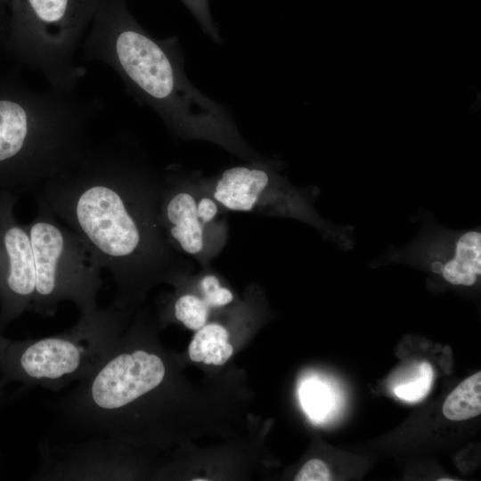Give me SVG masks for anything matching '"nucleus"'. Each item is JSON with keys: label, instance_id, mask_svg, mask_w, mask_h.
Returning <instances> with one entry per match:
<instances>
[{"label": "nucleus", "instance_id": "obj_18", "mask_svg": "<svg viewBox=\"0 0 481 481\" xmlns=\"http://www.w3.org/2000/svg\"><path fill=\"white\" fill-rule=\"evenodd\" d=\"M200 23L202 30L216 42L221 41L218 29L213 20L208 0H181Z\"/></svg>", "mask_w": 481, "mask_h": 481}, {"label": "nucleus", "instance_id": "obj_16", "mask_svg": "<svg viewBox=\"0 0 481 481\" xmlns=\"http://www.w3.org/2000/svg\"><path fill=\"white\" fill-rule=\"evenodd\" d=\"M201 298L212 307H222L233 300L232 292L223 287L217 276L214 274L204 275L199 283Z\"/></svg>", "mask_w": 481, "mask_h": 481}, {"label": "nucleus", "instance_id": "obj_11", "mask_svg": "<svg viewBox=\"0 0 481 481\" xmlns=\"http://www.w3.org/2000/svg\"><path fill=\"white\" fill-rule=\"evenodd\" d=\"M197 188L199 183L189 182L174 171L165 174L160 179L159 215L172 249L208 264L224 246L225 228L211 227L200 221Z\"/></svg>", "mask_w": 481, "mask_h": 481}, {"label": "nucleus", "instance_id": "obj_7", "mask_svg": "<svg viewBox=\"0 0 481 481\" xmlns=\"http://www.w3.org/2000/svg\"><path fill=\"white\" fill-rule=\"evenodd\" d=\"M200 183L224 209L301 220L340 249L354 247L353 226L336 225L322 218L314 209V192L294 187L269 163L232 167Z\"/></svg>", "mask_w": 481, "mask_h": 481}, {"label": "nucleus", "instance_id": "obj_10", "mask_svg": "<svg viewBox=\"0 0 481 481\" xmlns=\"http://www.w3.org/2000/svg\"><path fill=\"white\" fill-rule=\"evenodd\" d=\"M18 194L0 192V330L32 311L36 273L29 230L15 216Z\"/></svg>", "mask_w": 481, "mask_h": 481}, {"label": "nucleus", "instance_id": "obj_1", "mask_svg": "<svg viewBox=\"0 0 481 481\" xmlns=\"http://www.w3.org/2000/svg\"><path fill=\"white\" fill-rule=\"evenodd\" d=\"M160 179L123 134L89 145L38 196L87 246L117 287L111 304L128 310L175 264L159 215Z\"/></svg>", "mask_w": 481, "mask_h": 481}, {"label": "nucleus", "instance_id": "obj_14", "mask_svg": "<svg viewBox=\"0 0 481 481\" xmlns=\"http://www.w3.org/2000/svg\"><path fill=\"white\" fill-rule=\"evenodd\" d=\"M172 308L177 321L188 329L197 330L206 324L210 311L209 306L201 297L189 293L176 298Z\"/></svg>", "mask_w": 481, "mask_h": 481}, {"label": "nucleus", "instance_id": "obj_19", "mask_svg": "<svg viewBox=\"0 0 481 481\" xmlns=\"http://www.w3.org/2000/svg\"><path fill=\"white\" fill-rule=\"evenodd\" d=\"M295 481H328L330 473L325 462L319 459L308 461L296 475Z\"/></svg>", "mask_w": 481, "mask_h": 481}, {"label": "nucleus", "instance_id": "obj_13", "mask_svg": "<svg viewBox=\"0 0 481 481\" xmlns=\"http://www.w3.org/2000/svg\"><path fill=\"white\" fill-rule=\"evenodd\" d=\"M444 415L451 420H464L481 413V372L463 380L446 398Z\"/></svg>", "mask_w": 481, "mask_h": 481}, {"label": "nucleus", "instance_id": "obj_22", "mask_svg": "<svg viewBox=\"0 0 481 481\" xmlns=\"http://www.w3.org/2000/svg\"><path fill=\"white\" fill-rule=\"evenodd\" d=\"M453 479L450 478H439L438 481H452Z\"/></svg>", "mask_w": 481, "mask_h": 481}, {"label": "nucleus", "instance_id": "obj_5", "mask_svg": "<svg viewBox=\"0 0 481 481\" xmlns=\"http://www.w3.org/2000/svg\"><path fill=\"white\" fill-rule=\"evenodd\" d=\"M37 213L27 224L36 273L32 311L52 317L59 304L70 301L81 314L98 308L102 268L82 239L61 225L37 195Z\"/></svg>", "mask_w": 481, "mask_h": 481}, {"label": "nucleus", "instance_id": "obj_6", "mask_svg": "<svg viewBox=\"0 0 481 481\" xmlns=\"http://www.w3.org/2000/svg\"><path fill=\"white\" fill-rule=\"evenodd\" d=\"M101 0H13L22 54L50 87L75 92L86 71L76 54Z\"/></svg>", "mask_w": 481, "mask_h": 481}, {"label": "nucleus", "instance_id": "obj_3", "mask_svg": "<svg viewBox=\"0 0 481 481\" xmlns=\"http://www.w3.org/2000/svg\"><path fill=\"white\" fill-rule=\"evenodd\" d=\"M94 104L53 87L0 98V192L35 191L76 163L93 141Z\"/></svg>", "mask_w": 481, "mask_h": 481}, {"label": "nucleus", "instance_id": "obj_4", "mask_svg": "<svg viewBox=\"0 0 481 481\" xmlns=\"http://www.w3.org/2000/svg\"><path fill=\"white\" fill-rule=\"evenodd\" d=\"M128 310L111 303L81 314L69 330L41 338L12 340L1 381L58 392L93 374L121 337Z\"/></svg>", "mask_w": 481, "mask_h": 481}, {"label": "nucleus", "instance_id": "obj_2", "mask_svg": "<svg viewBox=\"0 0 481 481\" xmlns=\"http://www.w3.org/2000/svg\"><path fill=\"white\" fill-rule=\"evenodd\" d=\"M81 48L87 60L113 69L127 92L155 110L176 136L208 140L250 156L224 106L187 78L177 38L150 35L126 0H101Z\"/></svg>", "mask_w": 481, "mask_h": 481}, {"label": "nucleus", "instance_id": "obj_9", "mask_svg": "<svg viewBox=\"0 0 481 481\" xmlns=\"http://www.w3.org/2000/svg\"><path fill=\"white\" fill-rule=\"evenodd\" d=\"M35 481H113L126 479L133 468L126 443L102 436L79 443L38 444Z\"/></svg>", "mask_w": 481, "mask_h": 481}, {"label": "nucleus", "instance_id": "obj_21", "mask_svg": "<svg viewBox=\"0 0 481 481\" xmlns=\"http://www.w3.org/2000/svg\"><path fill=\"white\" fill-rule=\"evenodd\" d=\"M4 386L5 385L0 379V409L4 405V400H5L4 390Z\"/></svg>", "mask_w": 481, "mask_h": 481}, {"label": "nucleus", "instance_id": "obj_8", "mask_svg": "<svg viewBox=\"0 0 481 481\" xmlns=\"http://www.w3.org/2000/svg\"><path fill=\"white\" fill-rule=\"evenodd\" d=\"M389 263L418 267L449 285L472 287L481 277L480 227L452 230L426 219L413 240L373 262Z\"/></svg>", "mask_w": 481, "mask_h": 481}, {"label": "nucleus", "instance_id": "obj_12", "mask_svg": "<svg viewBox=\"0 0 481 481\" xmlns=\"http://www.w3.org/2000/svg\"><path fill=\"white\" fill-rule=\"evenodd\" d=\"M229 333L219 323L205 324L198 330L189 346V356L193 362L222 365L233 354L228 343Z\"/></svg>", "mask_w": 481, "mask_h": 481}, {"label": "nucleus", "instance_id": "obj_20", "mask_svg": "<svg viewBox=\"0 0 481 481\" xmlns=\"http://www.w3.org/2000/svg\"><path fill=\"white\" fill-rule=\"evenodd\" d=\"M12 339L5 338L0 330V373L3 374L5 367V355Z\"/></svg>", "mask_w": 481, "mask_h": 481}, {"label": "nucleus", "instance_id": "obj_15", "mask_svg": "<svg viewBox=\"0 0 481 481\" xmlns=\"http://www.w3.org/2000/svg\"><path fill=\"white\" fill-rule=\"evenodd\" d=\"M434 372L428 362H422L418 368L415 379L397 385L394 392L401 400L406 402H418L424 398L433 383Z\"/></svg>", "mask_w": 481, "mask_h": 481}, {"label": "nucleus", "instance_id": "obj_17", "mask_svg": "<svg viewBox=\"0 0 481 481\" xmlns=\"http://www.w3.org/2000/svg\"><path fill=\"white\" fill-rule=\"evenodd\" d=\"M301 398L306 410L315 418H320L328 411L330 395L326 387L318 383L305 384Z\"/></svg>", "mask_w": 481, "mask_h": 481}]
</instances>
